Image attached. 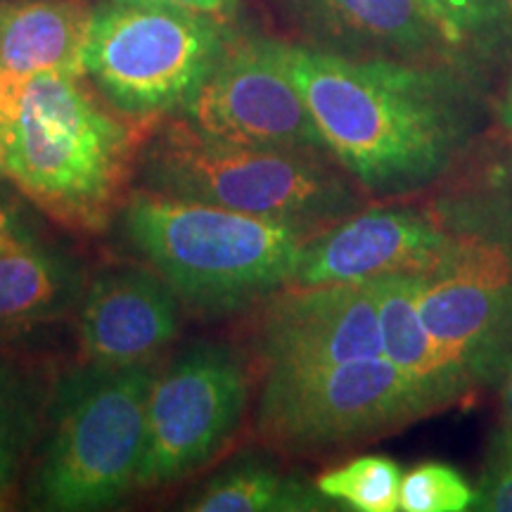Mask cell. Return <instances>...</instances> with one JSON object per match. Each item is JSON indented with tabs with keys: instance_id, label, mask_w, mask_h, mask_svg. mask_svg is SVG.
Segmentation results:
<instances>
[{
	"instance_id": "6da1fadb",
	"label": "cell",
	"mask_w": 512,
	"mask_h": 512,
	"mask_svg": "<svg viewBox=\"0 0 512 512\" xmlns=\"http://www.w3.org/2000/svg\"><path fill=\"white\" fill-rule=\"evenodd\" d=\"M330 155L370 197L437 181L472 133V95L439 62H403L283 43Z\"/></svg>"
},
{
	"instance_id": "7a4b0ae2",
	"label": "cell",
	"mask_w": 512,
	"mask_h": 512,
	"mask_svg": "<svg viewBox=\"0 0 512 512\" xmlns=\"http://www.w3.org/2000/svg\"><path fill=\"white\" fill-rule=\"evenodd\" d=\"M83 76L22 83L0 138V178L76 233H102L131 195L140 150L157 121L107 107Z\"/></svg>"
},
{
	"instance_id": "3957f363",
	"label": "cell",
	"mask_w": 512,
	"mask_h": 512,
	"mask_svg": "<svg viewBox=\"0 0 512 512\" xmlns=\"http://www.w3.org/2000/svg\"><path fill=\"white\" fill-rule=\"evenodd\" d=\"M121 223L145 264L200 313L242 311L283 290L304 247L325 230L145 188L131 190Z\"/></svg>"
},
{
	"instance_id": "277c9868",
	"label": "cell",
	"mask_w": 512,
	"mask_h": 512,
	"mask_svg": "<svg viewBox=\"0 0 512 512\" xmlns=\"http://www.w3.org/2000/svg\"><path fill=\"white\" fill-rule=\"evenodd\" d=\"M136 181L159 195L313 228L356 214L366 197L335 157L226 143L197 131L181 114L152 128Z\"/></svg>"
},
{
	"instance_id": "5b68a950",
	"label": "cell",
	"mask_w": 512,
	"mask_h": 512,
	"mask_svg": "<svg viewBox=\"0 0 512 512\" xmlns=\"http://www.w3.org/2000/svg\"><path fill=\"white\" fill-rule=\"evenodd\" d=\"M155 366H86L62 389L34 482L43 510L86 512L136 491Z\"/></svg>"
},
{
	"instance_id": "8992f818",
	"label": "cell",
	"mask_w": 512,
	"mask_h": 512,
	"mask_svg": "<svg viewBox=\"0 0 512 512\" xmlns=\"http://www.w3.org/2000/svg\"><path fill=\"white\" fill-rule=\"evenodd\" d=\"M228 41L221 19L169 0H102L93 10L86 76L114 110L162 121L195 98Z\"/></svg>"
},
{
	"instance_id": "52a82bcc",
	"label": "cell",
	"mask_w": 512,
	"mask_h": 512,
	"mask_svg": "<svg viewBox=\"0 0 512 512\" xmlns=\"http://www.w3.org/2000/svg\"><path fill=\"white\" fill-rule=\"evenodd\" d=\"M437 411L387 356L335 366L264 370L252 427L278 451H332L401 430Z\"/></svg>"
},
{
	"instance_id": "ba28073f",
	"label": "cell",
	"mask_w": 512,
	"mask_h": 512,
	"mask_svg": "<svg viewBox=\"0 0 512 512\" xmlns=\"http://www.w3.org/2000/svg\"><path fill=\"white\" fill-rule=\"evenodd\" d=\"M418 309L463 392L512 363V238L465 230L422 271Z\"/></svg>"
},
{
	"instance_id": "9c48e42d",
	"label": "cell",
	"mask_w": 512,
	"mask_h": 512,
	"mask_svg": "<svg viewBox=\"0 0 512 512\" xmlns=\"http://www.w3.org/2000/svg\"><path fill=\"white\" fill-rule=\"evenodd\" d=\"M249 408L245 358L226 344H192L155 377L136 489H162L202 470L240 432Z\"/></svg>"
},
{
	"instance_id": "30bf717a",
	"label": "cell",
	"mask_w": 512,
	"mask_h": 512,
	"mask_svg": "<svg viewBox=\"0 0 512 512\" xmlns=\"http://www.w3.org/2000/svg\"><path fill=\"white\" fill-rule=\"evenodd\" d=\"M181 117L226 143L332 157L273 38L230 36Z\"/></svg>"
},
{
	"instance_id": "8fae6325",
	"label": "cell",
	"mask_w": 512,
	"mask_h": 512,
	"mask_svg": "<svg viewBox=\"0 0 512 512\" xmlns=\"http://www.w3.org/2000/svg\"><path fill=\"white\" fill-rule=\"evenodd\" d=\"M249 344L261 373L382 356L375 280L283 287L264 299Z\"/></svg>"
},
{
	"instance_id": "7c38bea8",
	"label": "cell",
	"mask_w": 512,
	"mask_h": 512,
	"mask_svg": "<svg viewBox=\"0 0 512 512\" xmlns=\"http://www.w3.org/2000/svg\"><path fill=\"white\" fill-rule=\"evenodd\" d=\"M453 235L444 221L418 209L356 211L309 240L290 285L370 283L392 273L427 271Z\"/></svg>"
},
{
	"instance_id": "4fadbf2b",
	"label": "cell",
	"mask_w": 512,
	"mask_h": 512,
	"mask_svg": "<svg viewBox=\"0 0 512 512\" xmlns=\"http://www.w3.org/2000/svg\"><path fill=\"white\" fill-rule=\"evenodd\" d=\"M76 313L79 356L93 368L150 363L181 330V299L150 266L102 268Z\"/></svg>"
},
{
	"instance_id": "5bb4252c",
	"label": "cell",
	"mask_w": 512,
	"mask_h": 512,
	"mask_svg": "<svg viewBox=\"0 0 512 512\" xmlns=\"http://www.w3.org/2000/svg\"><path fill=\"white\" fill-rule=\"evenodd\" d=\"M93 10L88 0H0V67L10 110L31 76H86Z\"/></svg>"
},
{
	"instance_id": "9a60e30c",
	"label": "cell",
	"mask_w": 512,
	"mask_h": 512,
	"mask_svg": "<svg viewBox=\"0 0 512 512\" xmlns=\"http://www.w3.org/2000/svg\"><path fill=\"white\" fill-rule=\"evenodd\" d=\"M81 266L36 238L0 252V332L53 323L79 311L86 294Z\"/></svg>"
},
{
	"instance_id": "2e32d148",
	"label": "cell",
	"mask_w": 512,
	"mask_h": 512,
	"mask_svg": "<svg viewBox=\"0 0 512 512\" xmlns=\"http://www.w3.org/2000/svg\"><path fill=\"white\" fill-rule=\"evenodd\" d=\"M337 38L403 62H453L422 0H306Z\"/></svg>"
},
{
	"instance_id": "e0dca14e",
	"label": "cell",
	"mask_w": 512,
	"mask_h": 512,
	"mask_svg": "<svg viewBox=\"0 0 512 512\" xmlns=\"http://www.w3.org/2000/svg\"><path fill=\"white\" fill-rule=\"evenodd\" d=\"M420 275L422 271H408L375 280L382 354L439 411L458 401V396L465 392L422 323L418 309Z\"/></svg>"
},
{
	"instance_id": "ac0fdd59",
	"label": "cell",
	"mask_w": 512,
	"mask_h": 512,
	"mask_svg": "<svg viewBox=\"0 0 512 512\" xmlns=\"http://www.w3.org/2000/svg\"><path fill=\"white\" fill-rule=\"evenodd\" d=\"M328 501L316 484L278 472L275 467L247 463L223 472L204 486L185 510L195 512H299L320 510Z\"/></svg>"
},
{
	"instance_id": "d6986e66",
	"label": "cell",
	"mask_w": 512,
	"mask_h": 512,
	"mask_svg": "<svg viewBox=\"0 0 512 512\" xmlns=\"http://www.w3.org/2000/svg\"><path fill=\"white\" fill-rule=\"evenodd\" d=\"M38 432V396L34 384L0 361V510L22 475Z\"/></svg>"
},
{
	"instance_id": "ffe728a7",
	"label": "cell",
	"mask_w": 512,
	"mask_h": 512,
	"mask_svg": "<svg viewBox=\"0 0 512 512\" xmlns=\"http://www.w3.org/2000/svg\"><path fill=\"white\" fill-rule=\"evenodd\" d=\"M422 3L437 24L453 60L494 48L512 17V0H422Z\"/></svg>"
},
{
	"instance_id": "44dd1931",
	"label": "cell",
	"mask_w": 512,
	"mask_h": 512,
	"mask_svg": "<svg viewBox=\"0 0 512 512\" xmlns=\"http://www.w3.org/2000/svg\"><path fill=\"white\" fill-rule=\"evenodd\" d=\"M401 467L392 458L361 456L323 472L316 489L328 501H339L358 512H396L401 496Z\"/></svg>"
},
{
	"instance_id": "7402d4cb",
	"label": "cell",
	"mask_w": 512,
	"mask_h": 512,
	"mask_svg": "<svg viewBox=\"0 0 512 512\" xmlns=\"http://www.w3.org/2000/svg\"><path fill=\"white\" fill-rule=\"evenodd\" d=\"M477 491L458 470L444 463H422L401 479L399 510L463 512L475 505Z\"/></svg>"
},
{
	"instance_id": "603a6c76",
	"label": "cell",
	"mask_w": 512,
	"mask_h": 512,
	"mask_svg": "<svg viewBox=\"0 0 512 512\" xmlns=\"http://www.w3.org/2000/svg\"><path fill=\"white\" fill-rule=\"evenodd\" d=\"M475 510L486 512H512V437L498 432L486 467L482 484H479Z\"/></svg>"
},
{
	"instance_id": "cb8c5ba5",
	"label": "cell",
	"mask_w": 512,
	"mask_h": 512,
	"mask_svg": "<svg viewBox=\"0 0 512 512\" xmlns=\"http://www.w3.org/2000/svg\"><path fill=\"white\" fill-rule=\"evenodd\" d=\"M34 238L27 223L17 214V209L0 195V252L8 247H15L19 242Z\"/></svg>"
},
{
	"instance_id": "d4e9b609",
	"label": "cell",
	"mask_w": 512,
	"mask_h": 512,
	"mask_svg": "<svg viewBox=\"0 0 512 512\" xmlns=\"http://www.w3.org/2000/svg\"><path fill=\"white\" fill-rule=\"evenodd\" d=\"M169 3L181 5V8H188L192 12H200V15L221 19L223 22L228 15H233L240 0H169Z\"/></svg>"
},
{
	"instance_id": "484cf974",
	"label": "cell",
	"mask_w": 512,
	"mask_h": 512,
	"mask_svg": "<svg viewBox=\"0 0 512 512\" xmlns=\"http://www.w3.org/2000/svg\"><path fill=\"white\" fill-rule=\"evenodd\" d=\"M501 432L510 434V437H512V363H510L508 380H505V387H503V420H501Z\"/></svg>"
},
{
	"instance_id": "4316f807",
	"label": "cell",
	"mask_w": 512,
	"mask_h": 512,
	"mask_svg": "<svg viewBox=\"0 0 512 512\" xmlns=\"http://www.w3.org/2000/svg\"><path fill=\"white\" fill-rule=\"evenodd\" d=\"M10 117V100H8V88H5V76L3 67H0V138H3L5 124H8Z\"/></svg>"
},
{
	"instance_id": "83f0119b",
	"label": "cell",
	"mask_w": 512,
	"mask_h": 512,
	"mask_svg": "<svg viewBox=\"0 0 512 512\" xmlns=\"http://www.w3.org/2000/svg\"><path fill=\"white\" fill-rule=\"evenodd\" d=\"M503 124L512 131V79L508 83V93H505L503 100Z\"/></svg>"
}]
</instances>
